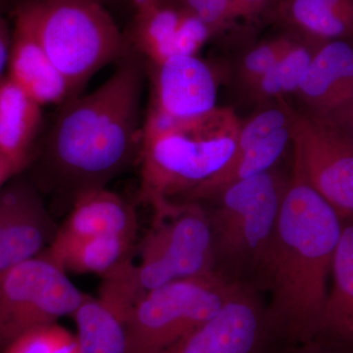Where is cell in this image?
Here are the masks:
<instances>
[{"label": "cell", "instance_id": "cell-27", "mask_svg": "<svg viewBox=\"0 0 353 353\" xmlns=\"http://www.w3.org/2000/svg\"><path fill=\"white\" fill-rule=\"evenodd\" d=\"M294 43L281 39L260 46L248 53L245 59V69L253 78H262L281 59Z\"/></svg>", "mask_w": 353, "mask_h": 353}, {"label": "cell", "instance_id": "cell-34", "mask_svg": "<svg viewBox=\"0 0 353 353\" xmlns=\"http://www.w3.org/2000/svg\"><path fill=\"white\" fill-rule=\"evenodd\" d=\"M97 1H101V0H97Z\"/></svg>", "mask_w": 353, "mask_h": 353}, {"label": "cell", "instance_id": "cell-33", "mask_svg": "<svg viewBox=\"0 0 353 353\" xmlns=\"http://www.w3.org/2000/svg\"><path fill=\"white\" fill-rule=\"evenodd\" d=\"M132 2L136 7L137 12L141 13L157 6L160 0H132Z\"/></svg>", "mask_w": 353, "mask_h": 353}, {"label": "cell", "instance_id": "cell-4", "mask_svg": "<svg viewBox=\"0 0 353 353\" xmlns=\"http://www.w3.org/2000/svg\"><path fill=\"white\" fill-rule=\"evenodd\" d=\"M139 262L128 259L116 277L137 303L162 285L216 273L209 215L199 203H174L154 210L141 245Z\"/></svg>", "mask_w": 353, "mask_h": 353}, {"label": "cell", "instance_id": "cell-16", "mask_svg": "<svg viewBox=\"0 0 353 353\" xmlns=\"http://www.w3.org/2000/svg\"><path fill=\"white\" fill-rule=\"evenodd\" d=\"M43 106L6 75L0 80V152L21 171L36 152Z\"/></svg>", "mask_w": 353, "mask_h": 353}, {"label": "cell", "instance_id": "cell-3", "mask_svg": "<svg viewBox=\"0 0 353 353\" xmlns=\"http://www.w3.org/2000/svg\"><path fill=\"white\" fill-rule=\"evenodd\" d=\"M239 132L214 110L189 119L148 111L139 158L141 199L154 210L187 201L232 161Z\"/></svg>", "mask_w": 353, "mask_h": 353}, {"label": "cell", "instance_id": "cell-23", "mask_svg": "<svg viewBox=\"0 0 353 353\" xmlns=\"http://www.w3.org/2000/svg\"><path fill=\"white\" fill-rule=\"evenodd\" d=\"M1 353H82L76 334L57 323L32 329Z\"/></svg>", "mask_w": 353, "mask_h": 353}, {"label": "cell", "instance_id": "cell-17", "mask_svg": "<svg viewBox=\"0 0 353 353\" xmlns=\"http://www.w3.org/2000/svg\"><path fill=\"white\" fill-rule=\"evenodd\" d=\"M58 232L74 236H121L134 241L138 218L131 204L103 188L77 196Z\"/></svg>", "mask_w": 353, "mask_h": 353}, {"label": "cell", "instance_id": "cell-11", "mask_svg": "<svg viewBox=\"0 0 353 353\" xmlns=\"http://www.w3.org/2000/svg\"><path fill=\"white\" fill-rule=\"evenodd\" d=\"M268 316L246 284H239L217 314L165 353H259Z\"/></svg>", "mask_w": 353, "mask_h": 353}, {"label": "cell", "instance_id": "cell-15", "mask_svg": "<svg viewBox=\"0 0 353 353\" xmlns=\"http://www.w3.org/2000/svg\"><path fill=\"white\" fill-rule=\"evenodd\" d=\"M331 276L317 341L353 353V220L343 221Z\"/></svg>", "mask_w": 353, "mask_h": 353}, {"label": "cell", "instance_id": "cell-30", "mask_svg": "<svg viewBox=\"0 0 353 353\" xmlns=\"http://www.w3.org/2000/svg\"><path fill=\"white\" fill-rule=\"evenodd\" d=\"M277 0H234L236 17H252Z\"/></svg>", "mask_w": 353, "mask_h": 353}, {"label": "cell", "instance_id": "cell-9", "mask_svg": "<svg viewBox=\"0 0 353 353\" xmlns=\"http://www.w3.org/2000/svg\"><path fill=\"white\" fill-rule=\"evenodd\" d=\"M296 164L341 220H353V143L311 113L290 110Z\"/></svg>", "mask_w": 353, "mask_h": 353}, {"label": "cell", "instance_id": "cell-21", "mask_svg": "<svg viewBox=\"0 0 353 353\" xmlns=\"http://www.w3.org/2000/svg\"><path fill=\"white\" fill-rule=\"evenodd\" d=\"M185 10L158 3L145 12L137 14L132 31V48L145 55L153 64L170 57L171 44L175 38Z\"/></svg>", "mask_w": 353, "mask_h": 353}, {"label": "cell", "instance_id": "cell-28", "mask_svg": "<svg viewBox=\"0 0 353 353\" xmlns=\"http://www.w3.org/2000/svg\"><path fill=\"white\" fill-rule=\"evenodd\" d=\"M317 117L340 131L353 143V99L345 105Z\"/></svg>", "mask_w": 353, "mask_h": 353}, {"label": "cell", "instance_id": "cell-1", "mask_svg": "<svg viewBox=\"0 0 353 353\" xmlns=\"http://www.w3.org/2000/svg\"><path fill=\"white\" fill-rule=\"evenodd\" d=\"M143 68L131 50L94 92L62 104L38 153L44 183L72 202L103 189L139 159Z\"/></svg>", "mask_w": 353, "mask_h": 353}, {"label": "cell", "instance_id": "cell-31", "mask_svg": "<svg viewBox=\"0 0 353 353\" xmlns=\"http://www.w3.org/2000/svg\"><path fill=\"white\" fill-rule=\"evenodd\" d=\"M22 171L9 158L0 152V189Z\"/></svg>", "mask_w": 353, "mask_h": 353}, {"label": "cell", "instance_id": "cell-14", "mask_svg": "<svg viewBox=\"0 0 353 353\" xmlns=\"http://www.w3.org/2000/svg\"><path fill=\"white\" fill-rule=\"evenodd\" d=\"M301 97L323 116L353 99V46L345 39L326 41L316 51L299 88Z\"/></svg>", "mask_w": 353, "mask_h": 353}, {"label": "cell", "instance_id": "cell-13", "mask_svg": "<svg viewBox=\"0 0 353 353\" xmlns=\"http://www.w3.org/2000/svg\"><path fill=\"white\" fill-rule=\"evenodd\" d=\"M154 66L150 112L189 119L214 110L217 94L212 72L196 55L170 57Z\"/></svg>", "mask_w": 353, "mask_h": 353}, {"label": "cell", "instance_id": "cell-10", "mask_svg": "<svg viewBox=\"0 0 353 353\" xmlns=\"http://www.w3.org/2000/svg\"><path fill=\"white\" fill-rule=\"evenodd\" d=\"M20 175L0 189V273L43 253L59 228L38 188Z\"/></svg>", "mask_w": 353, "mask_h": 353}, {"label": "cell", "instance_id": "cell-24", "mask_svg": "<svg viewBox=\"0 0 353 353\" xmlns=\"http://www.w3.org/2000/svg\"><path fill=\"white\" fill-rule=\"evenodd\" d=\"M290 122V110L273 108L259 114L239 132L238 148L234 157L250 150L282 128L287 127Z\"/></svg>", "mask_w": 353, "mask_h": 353}, {"label": "cell", "instance_id": "cell-12", "mask_svg": "<svg viewBox=\"0 0 353 353\" xmlns=\"http://www.w3.org/2000/svg\"><path fill=\"white\" fill-rule=\"evenodd\" d=\"M7 70L6 75L41 106H60L73 99L68 83L39 41L28 2L16 11Z\"/></svg>", "mask_w": 353, "mask_h": 353}, {"label": "cell", "instance_id": "cell-6", "mask_svg": "<svg viewBox=\"0 0 353 353\" xmlns=\"http://www.w3.org/2000/svg\"><path fill=\"white\" fill-rule=\"evenodd\" d=\"M285 185L270 170L232 183L209 215L215 272L232 282L256 276L275 230Z\"/></svg>", "mask_w": 353, "mask_h": 353}, {"label": "cell", "instance_id": "cell-20", "mask_svg": "<svg viewBox=\"0 0 353 353\" xmlns=\"http://www.w3.org/2000/svg\"><path fill=\"white\" fill-rule=\"evenodd\" d=\"M285 17L320 43L353 37V0H281Z\"/></svg>", "mask_w": 353, "mask_h": 353}, {"label": "cell", "instance_id": "cell-22", "mask_svg": "<svg viewBox=\"0 0 353 353\" xmlns=\"http://www.w3.org/2000/svg\"><path fill=\"white\" fill-rule=\"evenodd\" d=\"M314 54L305 46H292L284 57L261 79L260 87L267 95H278L299 90Z\"/></svg>", "mask_w": 353, "mask_h": 353}, {"label": "cell", "instance_id": "cell-25", "mask_svg": "<svg viewBox=\"0 0 353 353\" xmlns=\"http://www.w3.org/2000/svg\"><path fill=\"white\" fill-rule=\"evenodd\" d=\"M210 32V28L205 23L185 10L182 22L171 44L170 57L196 54Z\"/></svg>", "mask_w": 353, "mask_h": 353}, {"label": "cell", "instance_id": "cell-32", "mask_svg": "<svg viewBox=\"0 0 353 353\" xmlns=\"http://www.w3.org/2000/svg\"><path fill=\"white\" fill-rule=\"evenodd\" d=\"M290 353H345L341 350L330 347L321 341H311V343H303V347L299 350H294Z\"/></svg>", "mask_w": 353, "mask_h": 353}, {"label": "cell", "instance_id": "cell-18", "mask_svg": "<svg viewBox=\"0 0 353 353\" xmlns=\"http://www.w3.org/2000/svg\"><path fill=\"white\" fill-rule=\"evenodd\" d=\"M134 241L121 236H74L57 232L41 254L65 272L104 276L129 259Z\"/></svg>", "mask_w": 353, "mask_h": 353}, {"label": "cell", "instance_id": "cell-29", "mask_svg": "<svg viewBox=\"0 0 353 353\" xmlns=\"http://www.w3.org/2000/svg\"><path fill=\"white\" fill-rule=\"evenodd\" d=\"M11 32L6 18L0 12V80L3 78L4 71L8 63L9 48H10Z\"/></svg>", "mask_w": 353, "mask_h": 353}, {"label": "cell", "instance_id": "cell-26", "mask_svg": "<svg viewBox=\"0 0 353 353\" xmlns=\"http://www.w3.org/2000/svg\"><path fill=\"white\" fill-rule=\"evenodd\" d=\"M183 10L210 28L219 27L236 18L234 0H180Z\"/></svg>", "mask_w": 353, "mask_h": 353}, {"label": "cell", "instance_id": "cell-7", "mask_svg": "<svg viewBox=\"0 0 353 353\" xmlns=\"http://www.w3.org/2000/svg\"><path fill=\"white\" fill-rule=\"evenodd\" d=\"M239 284L214 273L148 292L128 317L129 353L166 352L217 314Z\"/></svg>", "mask_w": 353, "mask_h": 353}, {"label": "cell", "instance_id": "cell-8", "mask_svg": "<svg viewBox=\"0 0 353 353\" xmlns=\"http://www.w3.org/2000/svg\"><path fill=\"white\" fill-rule=\"evenodd\" d=\"M83 294L43 254L0 273V353L23 334L72 316Z\"/></svg>", "mask_w": 353, "mask_h": 353}, {"label": "cell", "instance_id": "cell-2", "mask_svg": "<svg viewBox=\"0 0 353 353\" xmlns=\"http://www.w3.org/2000/svg\"><path fill=\"white\" fill-rule=\"evenodd\" d=\"M343 220L294 167L256 277L271 294L269 323L290 340L317 341Z\"/></svg>", "mask_w": 353, "mask_h": 353}, {"label": "cell", "instance_id": "cell-19", "mask_svg": "<svg viewBox=\"0 0 353 353\" xmlns=\"http://www.w3.org/2000/svg\"><path fill=\"white\" fill-rule=\"evenodd\" d=\"M82 353H129L126 318L101 299L85 294L74 314Z\"/></svg>", "mask_w": 353, "mask_h": 353}, {"label": "cell", "instance_id": "cell-5", "mask_svg": "<svg viewBox=\"0 0 353 353\" xmlns=\"http://www.w3.org/2000/svg\"><path fill=\"white\" fill-rule=\"evenodd\" d=\"M28 6L39 41L73 97L99 70L131 51L101 1L32 0Z\"/></svg>", "mask_w": 353, "mask_h": 353}]
</instances>
